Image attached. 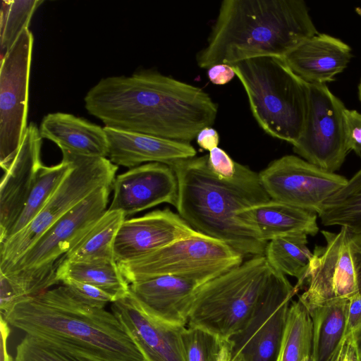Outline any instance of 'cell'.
<instances>
[{"label": "cell", "mask_w": 361, "mask_h": 361, "mask_svg": "<svg viewBox=\"0 0 361 361\" xmlns=\"http://www.w3.org/2000/svg\"><path fill=\"white\" fill-rule=\"evenodd\" d=\"M343 102L326 84L309 83V104L303 131L293 151L310 164L330 173L338 170L349 149Z\"/></svg>", "instance_id": "cell-11"}, {"label": "cell", "mask_w": 361, "mask_h": 361, "mask_svg": "<svg viewBox=\"0 0 361 361\" xmlns=\"http://www.w3.org/2000/svg\"><path fill=\"white\" fill-rule=\"evenodd\" d=\"M259 176L271 200L317 214L324 203L348 180L294 155L273 161Z\"/></svg>", "instance_id": "cell-14"}, {"label": "cell", "mask_w": 361, "mask_h": 361, "mask_svg": "<svg viewBox=\"0 0 361 361\" xmlns=\"http://www.w3.org/2000/svg\"><path fill=\"white\" fill-rule=\"evenodd\" d=\"M178 180L176 208L193 229L219 240L244 256L264 255L267 243L239 216L243 209L270 200L259 173L236 163L234 175H216L208 155L175 161L169 166Z\"/></svg>", "instance_id": "cell-2"}, {"label": "cell", "mask_w": 361, "mask_h": 361, "mask_svg": "<svg viewBox=\"0 0 361 361\" xmlns=\"http://www.w3.org/2000/svg\"><path fill=\"white\" fill-rule=\"evenodd\" d=\"M272 268L264 255L254 256L208 281L197 290L188 325L229 338L250 319Z\"/></svg>", "instance_id": "cell-6"}, {"label": "cell", "mask_w": 361, "mask_h": 361, "mask_svg": "<svg viewBox=\"0 0 361 361\" xmlns=\"http://www.w3.org/2000/svg\"><path fill=\"white\" fill-rule=\"evenodd\" d=\"M84 101L105 127L189 143L218 112L201 88L152 71L102 78Z\"/></svg>", "instance_id": "cell-1"}, {"label": "cell", "mask_w": 361, "mask_h": 361, "mask_svg": "<svg viewBox=\"0 0 361 361\" xmlns=\"http://www.w3.org/2000/svg\"><path fill=\"white\" fill-rule=\"evenodd\" d=\"M348 299L326 301L307 308L313 326V361H330L347 336Z\"/></svg>", "instance_id": "cell-24"}, {"label": "cell", "mask_w": 361, "mask_h": 361, "mask_svg": "<svg viewBox=\"0 0 361 361\" xmlns=\"http://www.w3.org/2000/svg\"><path fill=\"white\" fill-rule=\"evenodd\" d=\"M14 361H95L45 339L25 334L16 347Z\"/></svg>", "instance_id": "cell-34"}, {"label": "cell", "mask_w": 361, "mask_h": 361, "mask_svg": "<svg viewBox=\"0 0 361 361\" xmlns=\"http://www.w3.org/2000/svg\"><path fill=\"white\" fill-rule=\"evenodd\" d=\"M330 361H359L351 334H348Z\"/></svg>", "instance_id": "cell-40"}, {"label": "cell", "mask_w": 361, "mask_h": 361, "mask_svg": "<svg viewBox=\"0 0 361 361\" xmlns=\"http://www.w3.org/2000/svg\"><path fill=\"white\" fill-rule=\"evenodd\" d=\"M345 121L348 148L361 156V114L346 109Z\"/></svg>", "instance_id": "cell-37"}, {"label": "cell", "mask_w": 361, "mask_h": 361, "mask_svg": "<svg viewBox=\"0 0 361 361\" xmlns=\"http://www.w3.org/2000/svg\"><path fill=\"white\" fill-rule=\"evenodd\" d=\"M361 325V292L348 299L346 329L347 335Z\"/></svg>", "instance_id": "cell-38"}, {"label": "cell", "mask_w": 361, "mask_h": 361, "mask_svg": "<svg viewBox=\"0 0 361 361\" xmlns=\"http://www.w3.org/2000/svg\"><path fill=\"white\" fill-rule=\"evenodd\" d=\"M297 292L286 275L273 269L250 319L229 338L232 356L239 354L244 361H277L289 307Z\"/></svg>", "instance_id": "cell-12"}, {"label": "cell", "mask_w": 361, "mask_h": 361, "mask_svg": "<svg viewBox=\"0 0 361 361\" xmlns=\"http://www.w3.org/2000/svg\"><path fill=\"white\" fill-rule=\"evenodd\" d=\"M230 361H244V360L240 355L236 354L232 356Z\"/></svg>", "instance_id": "cell-44"}, {"label": "cell", "mask_w": 361, "mask_h": 361, "mask_svg": "<svg viewBox=\"0 0 361 361\" xmlns=\"http://www.w3.org/2000/svg\"><path fill=\"white\" fill-rule=\"evenodd\" d=\"M358 93H359L360 100L361 102V78H360V84L358 85Z\"/></svg>", "instance_id": "cell-45"}, {"label": "cell", "mask_w": 361, "mask_h": 361, "mask_svg": "<svg viewBox=\"0 0 361 361\" xmlns=\"http://www.w3.org/2000/svg\"><path fill=\"white\" fill-rule=\"evenodd\" d=\"M42 138L54 142L62 152L88 157H106L104 128L74 115L56 112L46 115L39 126Z\"/></svg>", "instance_id": "cell-22"}, {"label": "cell", "mask_w": 361, "mask_h": 361, "mask_svg": "<svg viewBox=\"0 0 361 361\" xmlns=\"http://www.w3.org/2000/svg\"><path fill=\"white\" fill-rule=\"evenodd\" d=\"M145 361H186L182 341L185 326L172 325L148 314L129 293L111 305Z\"/></svg>", "instance_id": "cell-15"}, {"label": "cell", "mask_w": 361, "mask_h": 361, "mask_svg": "<svg viewBox=\"0 0 361 361\" xmlns=\"http://www.w3.org/2000/svg\"><path fill=\"white\" fill-rule=\"evenodd\" d=\"M352 58L351 48L341 39L317 33L282 58L307 83L326 84L343 72Z\"/></svg>", "instance_id": "cell-21"}, {"label": "cell", "mask_w": 361, "mask_h": 361, "mask_svg": "<svg viewBox=\"0 0 361 361\" xmlns=\"http://www.w3.org/2000/svg\"><path fill=\"white\" fill-rule=\"evenodd\" d=\"M243 259L242 255L225 243L198 233L118 264L129 284L166 275L192 279L204 284L239 266Z\"/></svg>", "instance_id": "cell-7"}, {"label": "cell", "mask_w": 361, "mask_h": 361, "mask_svg": "<svg viewBox=\"0 0 361 361\" xmlns=\"http://www.w3.org/2000/svg\"><path fill=\"white\" fill-rule=\"evenodd\" d=\"M113 185L101 187L68 212L6 271L30 274L57 269V262L71 250L106 212Z\"/></svg>", "instance_id": "cell-13"}, {"label": "cell", "mask_w": 361, "mask_h": 361, "mask_svg": "<svg viewBox=\"0 0 361 361\" xmlns=\"http://www.w3.org/2000/svg\"><path fill=\"white\" fill-rule=\"evenodd\" d=\"M231 66L259 126L269 135L295 145L307 119L309 83L279 57L253 58Z\"/></svg>", "instance_id": "cell-5"}, {"label": "cell", "mask_w": 361, "mask_h": 361, "mask_svg": "<svg viewBox=\"0 0 361 361\" xmlns=\"http://www.w3.org/2000/svg\"><path fill=\"white\" fill-rule=\"evenodd\" d=\"M73 166L37 216L0 246V271H7L56 221L98 188L113 185L118 166L106 157L62 152Z\"/></svg>", "instance_id": "cell-8"}, {"label": "cell", "mask_w": 361, "mask_h": 361, "mask_svg": "<svg viewBox=\"0 0 361 361\" xmlns=\"http://www.w3.org/2000/svg\"><path fill=\"white\" fill-rule=\"evenodd\" d=\"M353 342L357 353L359 361H361V325L351 334Z\"/></svg>", "instance_id": "cell-43"}, {"label": "cell", "mask_w": 361, "mask_h": 361, "mask_svg": "<svg viewBox=\"0 0 361 361\" xmlns=\"http://www.w3.org/2000/svg\"><path fill=\"white\" fill-rule=\"evenodd\" d=\"M317 215L323 226L361 233V169L324 203Z\"/></svg>", "instance_id": "cell-28"}, {"label": "cell", "mask_w": 361, "mask_h": 361, "mask_svg": "<svg viewBox=\"0 0 361 361\" xmlns=\"http://www.w3.org/2000/svg\"><path fill=\"white\" fill-rule=\"evenodd\" d=\"M209 80L214 85H222L230 82L235 75L232 66L227 64H216L208 69Z\"/></svg>", "instance_id": "cell-39"}, {"label": "cell", "mask_w": 361, "mask_h": 361, "mask_svg": "<svg viewBox=\"0 0 361 361\" xmlns=\"http://www.w3.org/2000/svg\"><path fill=\"white\" fill-rule=\"evenodd\" d=\"M355 11L361 17V8L357 7L355 8Z\"/></svg>", "instance_id": "cell-46"}, {"label": "cell", "mask_w": 361, "mask_h": 361, "mask_svg": "<svg viewBox=\"0 0 361 361\" xmlns=\"http://www.w3.org/2000/svg\"><path fill=\"white\" fill-rule=\"evenodd\" d=\"M312 350L313 326L310 314L300 300L292 301L277 361H312Z\"/></svg>", "instance_id": "cell-30"}, {"label": "cell", "mask_w": 361, "mask_h": 361, "mask_svg": "<svg viewBox=\"0 0 361 361\" xmlns=\"http://www.w3.org/2000/svg\"><path fill=\"white\" fill-rule=\"evenodd\" d=\"M202 285L192 279L166 275L132 283L129 289L152 317L172 325L185 326L194 296Z\"/></svg>", "instance_id": "cell-19"}, {"label": "cell", "mask_w": 361, "mask_h": 361, "mask_svg": "<svg viewBox=\"0 0 361 361\" xmlns=\"http://www.w3.org/2000/svg\"><path fill=\"white\" fill-rule=\"evenodd\" d=\"M238 216L267 243L286 235H315L319 231L317 214L273 200L244 209Z\"/></svg>", "instance_id": "cell-23"}, {"label": "cell", "mask_w": 361, "mask_h": 361, "mask_svg": "<svg viewBox=\"0 0 361 361\" xmlns=\"http://www.w3.org/2000/svg\"><path fill=\"white\" fill-rule=\"evenodd\" d=\"M114 197L109 210L120 211L125 216L159 204L176 207L178 180L173 170L161 163H147L131 168L115 178Z\"/></svg>", "instance_id": "cell-17"}, {"label": "cell", "mask_w": 361, "mask_h": 361, "mask_svg": "<svg viewBox=\"0 0 361 361\" xmlns=\"http://www.w3.org/2000/svg\"><path fill=\"white\" fill-rule=\"evenodd\" d=\"M196 138L198 145L209 152L217 147L219 142L218 132L212 127H205L202 129Z\"/></svg>", "instance_id": "cell-41"}, {"label": "cell", "mask_w": 361, "mask_h": 361, "mask_svg": "<svg viewBox=\"0 0 361 361\" xmlns=\"http://www.w3.org/2000/svg\"><path fill=\"white\" fill-rule=\"evenodd\" d=\"M198 233L170 209L155 210L122 222L114 241V258L117 263L136 259Z\"/></svg>", "instance_id": "cell-16"}, {"label": "cell", "mask_w": 361, "mask_h": 361, "mask_svg": "<svg viewBox=\"0 0 361 361\" xmlns=\"http://www.w3.org/2000/svg\"><path fill=\"white\" fill-rule=\"evenodd\" d=\"M42 138L36 124L26 129L18 151L5 171L0 185V243L20 214L42 164L40 150Z\"/></svg>", "instance_id": "cell-18"}, {"label": "cell", "mask_w": 361, "mask_h": 361, "mask_svg": "<svg viewBox=\"0 0 361 361\" xmlns=\"http://www.w3.org/2000/svg\"><path fill=\"white\" fill-rule=\"evenodd\" d=\"M104 128L108 141L107 157L116 166L133 168L153 162L170 166L195 157L197 153L189 142Z\"/></svg>", "instance_id": "cell-20"}, {"label": "cell", "mask_w": 361, "mask_h": 361, "mask_svg": "<svg viewBox=\"0 0 361 361\" xmlns=\"http://www.w3.org/2000/svg\"><path fill=\"white\" fill-rule=\"evenodd\" d=\"M236 161L222 149L215 147L208 154V164L211 170L221 178L232 177L236 169Z\"/></svg>", "instance_id": "cell-36"}, {"label": "cell", "mask_w": 361, "mask_h": 361, "mask_svg": "<svg viewBox=\"0 0 361 361\" xmlns=\"http://www.w3.org/2000/svg\"><path fill=\"white\" fill-rule=\"evenodd\" d=\"M11 326L2 317H0V361H14L12 356L8 352L7 342L11 334Z\"/></svg>", "instance_id": "cell-42"}, {"label": "cell", "mask_w": 361, "mask_h": 361, "mask_svg": "<svg viewBox=\"0 0 361 361\" xmlns=\"http://www.w3.org/2000/svg\"><path fill=\"white\" fill-rule=\"evenodd\" d=\"M60 283L56 273L32 274L25 271L0 272V312L4 317L14 305Z\"/></svg>", "instance_id": "cell-31"}, {"label": "cell", "mask_w": 361, "mask_h": 361, "mask_svg": "<svg viewBox=\"0 0 361 361\" xmlns=\"http://www.w3.org/2000/svg\"><path fill=\"white\" fill-rule=\"evenodd\" d=\"M182 341L186 361H230L231 359V341L202 328L185 327Z\"/></svg>", "instance_id": "cell-32"}, {"label": "cell", "mask_w": 361, "mask_h": 361, "mask_svg": "<svg viewBox=\"0 0 361 361\" xmlns=\"http://www.w3.org/2000/svg\"><path fill=\"white\" fill-rule=\"evenodd\" d=\"M73 166V162L65 157H63L62 161L56 165L42 166L23 209L4 240L24 228L37 216L71 170Z\"/></svg>", "instance_id": "cell-29"}, {"label": "cell", "mask_w": 361, "mask_h": 361, "mask_svg": "<svg viewBox=\"0 0 361 361\" xmlns=\"http://www.w3.org/2000/svg\"><path fill=\"white\" fill-rule=\"evenodd\" d=\"M56 277L59 283L71 279L92 285L110 294L115 301L130 290V284L114 259L60 263L57 265Z\"/></svg>", "instance_id": "cell-25"}, {"label": "cell", "mask_w": 361, "mask_h": 361, "mask_svg": "<svg viewBox=\"0 0 361 361\" xmlns=\"http://www.w3.org/2000/svg\"><path fill=\"white\" fill-rule=\"evenodd\" d=\"M61 283L77 300L90 307L104 308L107 304L115 301L110 294L86 283L65 279Z\"/></svg>", "instance_id": "cell-35"}, {"label": "cell", "mask_w": 361, "mask_h": 361, "mask_svg": "<svg viewBox=\"0 0 361 361\" xmlns=\"http://www.w3.org/2000/svg\"><path fill=\"white\" fill-rule=\"evenodd\" d=\"M33 41L26 29L1 60L0 165L4 171L14 159L27 127Z\"/></svg>", "instance_id": "cell-10"}, {"label": "cell", "mask_w": 361, "mask_h": 361, "mask_svg": "<svg viewBox=\"0 0 361 361\" xmlns=\"http://www.w3.org/2000/svg\"><path fill=\"white\" fill-rule=\"evenodd\" d=\"M43 1H2L0 17V47L1 58L11 49L24 30L28 28L32 16Z\"/></svg>", "instance_id": "cell-33"}, {"label": "cell", "mask_w": 361, "mask_h": 361, "mask_svg": "<svg viewBox=\"0 0 361 361\" xmlns=\"http://www.w3.org/2000/svg\"><path fill=\"white\" fill-rule=\"evenodd\" d=\"M322 234L326 245L314 247L307 287L298 298L307 308L361 292V233L342 227Z\"/></svg>", "instance_id": "cell-9"}, {"label": "cell", "mask_w": 361, "mask_h": 361, "mask_svg": "<svg viewBox=\"0 0 361 361\" xmlns=\"http://www.w3.org/2000/svg\"><path fill=\"white\" fill-rule=\"evenodd\" d=\"M126 216L120 211L107 209L84 238L57 262L114 259V245Z\"/></svg>", "instance_id": "cell-26"}, {"label": "cell", "mask_w": 361, "mask_h": 361, "mask_svg": "<svg viewBox=\"0 0 361 361\" xmlns=\"http://www.w3.org/2000/svg\"><path fill=\"white\" fill-rule=\"evenodd\" d=\"M264 257L274 270L296 278L298 290L305 283L313 252L307 247V235H291L269 241Z\"/></svg>", "instance_id": "cell-27"}, {"label": "cell", "mask_w": 361, "mask_h": 361, "mask_svg": "<svg viewBox=\"0 0 361 361\" xmlns=\"http://www.w3.org/2000/svg\"><path fill=\"white\" fill-rule=\"evenodd\" d=\"M2 317L25 334L95 361H145L111 311L80 302L63 285L16 304Z\"/></svg>", "instance_id": "cell-4"}, {"label": "cell", "mask_w": 361, "mask_h": 361, "mask_svg": "<svg viewBox=\"0 0 361 361\" xmlns=\"http://www.w3.org/2000/svg\"><path fill=\"white\" fill-rule=\"evenodd\" d=\"M317 33L304 1L224 0L196 61L209 69L257 57L283 58Z\"/></svg>", "instance_id": "cell-3"}]
</instances>
